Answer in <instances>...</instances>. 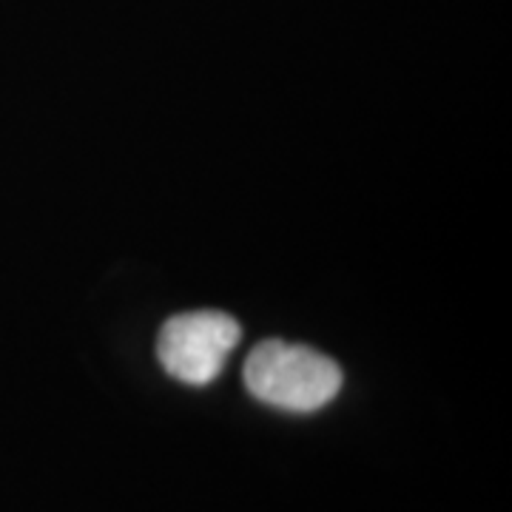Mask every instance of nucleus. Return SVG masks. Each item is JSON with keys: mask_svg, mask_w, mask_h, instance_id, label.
<instances>
[{"mask_svg": "<svg viewBox=\"0 0 512 512\" xmlns=\"http://www.w3.org/2000/svg\"><path fill=\"white\" fill-rule=\"evenodd\" d=\"M245 387L285 413H316L342 390V370L325 353L279 339L259 342L245 359Z\"/></svg>", "mask_w": 512, "mask_h": 512, "instance_id": "nucleus-1", "label": "nucleus"}, {"mask_svg": "<svg viewBox=\"0 0 512 512\" xmlns=\"http://www.w3.org/2000/svg\"><path fill=\"white\" fill-rule=\"evenodd\" d=\"M239 322L222 311H191L171 316L157 336V359L177 382L202 387L222 373L237 348Z\"/></svg>", "mask_w": 512, "mask_h": 512, "instance_id": "nucleus-2", "label": "nucleus"}]
</instances>
